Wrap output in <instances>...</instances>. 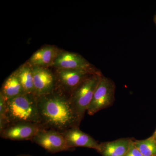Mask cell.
Masks as SVG:
<instances>
[{
    "label": "cell",
    "mask_w": 156,
    "mask_h": 156,
    "mask_svg": "<svg viewBox=\"0 0 156 156\" xmlns=\"http://www.w3.org/2000/svg\"><path fill=\"white\" fill-rule=\"evenodd\" d=\"M37 97L41 123L46 128L62 133L79 127L81 121L73 108L69 95L56 89L50 94Z\"/></svg>",
    "instance_id": "6da1fadb"
},
{
    "label": "cell",
    "mask_w": 156,
    "mask_h": 156,
    "mask_svg": "<svg viewBox=\"0 0 156 156\" xmlns=\"http://www.w3.org/2000/svg\"><path fill=\"white\" fill-rule=\"evenodd\" d=\"M6 108L9 125L19 122L42 124L37 97L34 94L24 93L6 100Z\"/></svg>",
    "instance_id": "7a4b0ae2"
},
{
    "label": "cell",
    "mask_w": 156,
    "mask_h": 156,
    "mask_svg": "<svg viewBox=\"0 0 156 156\" xmlns=\"http://www.w3.org/2000/svg\"><path fill=\"white\" fill-rule=\"evenodd\" d=\"M102 76L101 73L92 75L80 84L69 95L73 108L81 121L87 112Z\"/></svg>",
    "instance_id": "3957f363"
},
{
    "label": "cell",
    "mask_w": 156,
    "mask_h": 156,
    "mask_svg": "<svg viewBox=\"0 0 156 156\" xmlns=\"http://www.w3.org/2000/svg\"><path fill=\"white\" fill-rule=\"evenodd\" d=\"M115 90L114 83L102 76L87 108L88 114L93 115L101 110L112 106L115 100Z\"/></svg>",
    "instance_id": "277c9868"
},
{
    "label": "cell",
    "mask_w": 156,
    "mask_h": 156,
    "mask_svg": "<svg viewBox=\"0 0 156 156\" xmlns=\"http://www.w3.org/2000/svg\"><path fill=\"white\" fill-rule=\"evenodd\" d=\"M51 153L71 151L61 132L44 128L39 131L31 140Z\"/></svg>",
    "instance_id": "5b68a950"
},
{
    "label": "cell",
    "mask_w": 156,
    "mask_h": 156,
    "mask_svg": "<svg viewBox=\"0 0 156 156\" xmlns=\"http://www.w3.org/2000/svg\"><path fill=\"white\" fill-rule=\"evenodd\" d=\"M47 128L43 124L19 122L10 124L1 131V137L12 140H31L42 129Z\"/></svg>",
    "instance_id": "8992f818"
},
{
    "label": "cell",
    "mask_w": 156,
    "mask_h": 156,
    "mask_svg": "<svg viewBox=\"0 0 156 156\" xmlns=\"http://www.w3.org/2000/svg\"><path fill=\"white\" fill-rule=\"evenodd\" d=\"M83 69H56V80L58 81L60 90L70 95L85 80L95 73Z\"/></svg>",
    "instance_id": "52a82bcc"
},
{
    "label": "cell",
    "mask_w": 156,
    "mask_h": 156,
    "mask_svg": "<svg viewBox=\"0 0 156 156\" xmlns=\"http://www.w3.org/2000/svg\"><path fill=\"white\" fill-rule=\"evenodd\" d=\"M32 69L34 79V95L38 97L48 95L56 89V76L50 71L45 67L36 66H32Z\"/></svg>",
    "instance_id": "ba28073f"
},
{
    "label": "cell",
    "mask_w": 156,
    "mask_h": 156,
    "mask_svg": "<svg viewBox=\"0 0 156 156\" xmlns=\"http://www.w3.org/2000/svg\"><path fill=\"white\" fill-rule=\"evenodd\" d=\"M52 66L58 69H83L93 73L100 72L92 67L85 58L77 53L60 52Z\"/></svg>",
    "instance_id": "9c48e42d"
},
{
    "label": "cell",
    "mask_w": 156,
    "mask_h": 156,
    "mask_svg": "<svg viewBox=\"0 0 156 156\" xmlns=\"http://www.w3.org/2000/svg\"><path fill=\"white\" fill-rule=\"evenodd\" d=\"M62 133L71 149L82 147L94 149L97 152L99 150V144L92 136L81 131L79 127L69 128Z\"/></svg>",
    "instance_id": "30bf717a"
},
{
    "label": "cell",
    "mask_w": 156,
    "mask_h": 156,
    "mask_svg": "<svg viewBox=\"0 0 156 156\" xmlns=\"http://www.w3.org/2000/svg\"><path fill=\"white\" fill-rule=\"evenodd\" d=\"M60 51L54 46H47L37 50L28 61L32 66L46 67L52 66Z\"/></svg>",
    "instance_id": "8fae6325"
},
{
    "label": "cell",
    "mask_w": 156,
    "mask_h": 156,
    "mask_svg": "<svg viewBox=\"0 0 156 156\" xmlns=\"http://www.w3.org/2000/svg\"><path fill=\"white\" fill-rule=\"evenodd\" d=\"M132 140L121 138L99 144V153L102 156H126Z\"/></svg>",
    "instance_id": "7c38bea8"
},
{
    "label": "cell",
    "mask_w": 156,
    "mask_h": 156,
    "mask_svg": "<svg viewBox=\"0 0 156 156\" xmlns=\"http://www.w3.org/2000/svg\"><path fill=\"white\" fill-rule=\"evenodd\" d=\"M1 93H2L6 100L25 93L16 72L12 73L3 83Z\"/></svg>",
    "instance_id": "4fadbf2b"
},
{
    "label": "cell",
    "mask_w": 156,
    "mask_h": 156,
    "mask_svg": "<svg viewBox=\"0 0 156 156\" xmlns=\"http://www.w3.org/2000/svg\"><path fill=\"white\" fill-rule=\"evenodd\" d=\"M16 73L25 93L34 94V84L32 66L24 64L16 71Z\"/></svg>",
    "instance_id": "5bb4252c"
},
{
    "label": "cell",
    "mask_w": 156,
    "mask_h": 156,
    "mask_svg": "<svg viewBox=\"0 0 156 156\" xmlns=\"http://www.w3.org/2000/svg\"><path fill=\"white\" fill-rule=\"evenodd\" d=\"M134 145L143 156H156V140L152 136L134 140Z\"/></svg>",
    "instance_id": "9a60e30c"
},
{
    "label": "cell",
    "mask_w": 156,
    "mask_h": 156,
    "mask_svg": "<svg viewBox=\"0 0 156 156\" xmlns=\"http://www.w3.org/2000/svg\"><path fill=\"white\" fill-rule=\"evenodd\" d=\"M6 100L0 93V130L2 131L9 125L6 116Z\"/></svg>",
    "instance_id": "2e32d148"
},
{
    "label": "cell",
    "mask_w": 156,
    "mask_h": 156,
    "mask_svg": "<svg viewBox=\"0 0 156 156\" xmlns=\"http://www.w3.org/2000/svg\"><path fill=\"white\" fill-rule=\"evenodd\" d=\"M126 156H143L134 145V140H132Z\"/></svg>",
    "instance_id": "e0dca14e"
},
{
    "label": "cell",
    "mask_w": 156,
    "mask_h": 156,
    "mask_svg": "<svg viewBox=\"0 0 156 156\" xmlns=\"http://www.w3.org/2000/svg\"><path fill=\"white\" fill-rule=\"evenodd\" d=\"M153 138H154L156 140V129L155 131L154 132V133L153 134L152 136Z\"/></svg>",
    "instance_id": "ac0fdd59"
},
{
    "label": "cell",
    "mask_w": 156,
    "mask_h": 156,
    "mask_svg": "<svg viewBox=\"0 0 156 156\" xmlns=\"http://www.w3.org/2000/svg\"><path fill=\"white\" fill-rule=\"evenodd\" d=\"M17 156H31L30 155H19Z\"/></svg>",
    "instance_id": "d6986e66"
},
{
    "label": "cell",
    "mask_w": 156,
    "mask_h": 156,
    "mask_svg": "<svg viewBox=\"0 0 156 156\" xmlns=\"http://www.w3.org/2000/svg\"><path fill=\"white\" fill-rule=\"evenodd\" d=\"M155 21H156V18H155Z\"/></svg>",
    "instance_id": "ffe728a7"
}]
</instances>
